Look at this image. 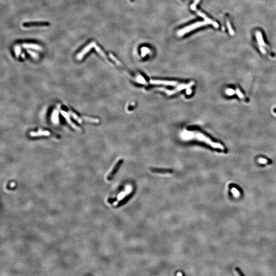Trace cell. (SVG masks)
Segmentation results:
<instances>
[{
    "mask_svg": "<svg viewBox=\"0 0 276 276\" xmlns=\"http://www.w3.org/2000/svg\"><path fill=\"white\" fill-rule=\"evenodd\" d=\"M123 163V160H121V159L119 160L116 163V164L114 166V168H113V169L111 170V172L109 173L107 177V180L108 181H111L114 179V177L115 176V175H116L117 172H118V171L119 170L120 167Z\"/></svg>",
    "mask_w": 276,
    "mask_h": 276,
    "instance_id": "5b68a950",
    "label": "cell"
},
{
    "mask_svg": "<svg viewBox=\"0 0 276 276\" xmlns=\"http://www.w3.org/2000/svg\"><path fill=\"white\" fill-rule=\"evenodd\" d=\"M22 58H25V55L24 54V53L22 54Z\"/></svg>",
    "mask_w": 276,
    "mask_h": 276,
    "instance_id": "f1b7e54d",
    "label": "cell"
},
{
    "mask_svg": "<svg viewBox=\"0 0 276 276\" xmlns=\"http://www.w3.org/2000/svg\"><path fill=\"white\" fill-rule=\"evenodd\" d=\"M95 48L96 51H97V53L99 54L102 57H103V58H106L107 57V56L104 53V52L99 47H98V46H97L96 45V46H95Z\"/></svg>",
    "mask_w": 276,
    "mask_h": 276,
    "instance_id": "d6986e66",
    "label": "cell"
},
{
    "mask_svg": "<svg viewBox=\"0 0 276 276\" xmlns=\"http://www.w3.org/2000/svg\"><path fill=\"white\" fill-rule=\"evenodd\" d=\"M21 49L20 48V47L19 45H15V55H16V57H19V55H20V53H21Z\"/></svg>",
    "mask_w": 276,
    "mask_h": 276,
    "instance_id": "44dd1931",
    "label": "cell"
},
{
    "mask_svg": "<svg viewBox=\"0 0 276 276\" xmlns=\"http://www.w3.org/2000/svg\"><path fill=\"white\" fill-rule=\"evenodd\" d=\"M52 120L54 123H58L59 121L58 117V111L57 110H55L52 114Z\"/></svg>",
    "mask_w": 276,
    "mask_h": 276,
    "instance_id": "9a60e30c",
    "label": "cell"
},
{
    "mask_svg": "<svg viewBox=\"0 0 276 276\" xmlns=\"http://www.w3.org/2000/svg\"><path fill=\"white\" fill-rule=\"evenodd\" d=\"M60 112H61V114L63 116V117L67 120V121L68 123L70 124V125L72 128H73V129H75V130H76L77 131H81V129H80V128L78 126H76L75 124L73 123L72 122V121L71 120L70 118V116H69V115L67 112L63 111V110H61V109H60Z\"/></svg>",
    "mask_w": 276,
    "mask_h": 276,
    "instance_id": "52a82bcc",
    "label": "cell"
},
{
    "mask_svg": "<svg viewBox=\"0 0 276 276\" xmlns=\"http://www.w3.org/2000/svg\"><path fill=\"white\" fill-rule=\"evenodd\" d=\"M69 114L71 115V116L73 117V118H74V119H75L76 121H77L79 123H83V121H82V120L80 119V118H79V117L77 116V115L76 114H75L74 113L72 112V111H69Z\"/></svg>",
    "mask_w": 276,
    "mask_h": 276,
    "instance_id": "ac0fdd59",
    "label": "cell"
},
{
    "mask_svg": "<svg viewBox=\"0 0 276 276\" xmlns=\"http://www.w3.org/2000/svg\"><path fill=\"white\" fill-rule=\"evenodd\" d=\"M150 83L153 85H165L175 86L177 84V81H162V80H150Z\"/></svg>",
    "mask_w": 276,
    "mask_h": 276,
    "instance_id": "8fae6325",
    "label": "cell"
},
{
    "mask_svg": "<svg viewBox=\"0 0 276 276\" xmlns=\"http://www.w3.org/2000/svg\"><path fill=\"white\" fill-rule=\"evenodd\" d=\"M195 11L197 13V15H199L200 17H201L203 18L204 19H205V21H206V22H208L209 24L212 25L214 26V27H215V28H218L219 27V25H218V24L216 22H214V21H212V19H209L208 17H207V16L206 15H205L203 13L201 12V11H199L198 10H197V9Z\"/></svg>",
    "mask_w": 276,
    "mask_h": 276,
    "instance_id": "9c48e42d",
    "label": "cell"
},
{
    "mask_svg": "<svg viewBox=\"0 0 276 276\" xmlns=\"http://www.w3.org/2000/svg\"><path fill=\"white\" fill-rule=\"evenodd\" d=\"M117 198H113V199H108V201L109 202V203H114L115 201H117Z\"/></svg>",
    "mask_w": 276,
    "mask_h": 276,
    "instance_id": "83f0119b",
    "label": "cell"
},
{
    "mask_svg": "<svg viewBox=\"0 0 276 276\" xmlns=\"http://www.w3.org/2000/svg\"><path fill=\"white\" fill-rule=\"evenodd\" d=\"M274 112H275V114H276V109H274Z\"/></svg>",
    "mask_w": 276,
    "mask_h": 276,
    "instance_id": "f546056e",
    "label": "cell"
},
{
    "mask_svg": "<svg viewBox=\"0 0 276 276\" xmlns=\"http://www.w3.org/2000/svg\"><path fill=\"white\" fill-rule=\"evenodd\" d=\"M227 93L228 94V95H232L234 93V91L231 89H228L227 91Z\"/></svg>",
    "mask_w": 276,
    "mask_h": 276,
    "instance_id": "4316f807",
    "label": "cell"
},
{
    "mask_svg": "<svg viewBox=\"0 0 276 276\" xmlns=\"http://www.w3.org/2000/svg\"><path fill=\"white\" fill-rule=\"evenodd\" d=\"M109 57L111 58V59L113 61H115L116 63L118 65H119V66H121V67H122V65L121 64V63L116 58L115 56H114V55L113 54L109 53Z\"/></svg>",
    "mask_w": 276,
    "mask_h": 276,
    "instance_id": "ffe728a7",
    "label": "cell"
},
{
    "mask_svg": "<svg viewBox=\"0 0 276 276\" xmlns=\"http://www.w3.org/2000/svg\"><path fill=\"white\" fill-rule=\"evenodd\" d=\"M196 137L197 139H199V140L205 142V143L211 146V147L213 148L216 149H219L220 150H223V151L225 150V148L222 144H221L220 143H216L213 142V141L211 140L210 138L204 135L203 133H197L196 135Z\"/></svg>",
    "mask_w": 276,
    "mask_h": 276,
    "instance_id": "3957f363",
    "label": "cell"
},
{
    "mask_svg": "<svg viewBox=\"0 0 276 276\" xmlns=\"http://www.w3.org/2000/svg\"><path fill=\"white\" fill-rule=\"evenodd\" d=\"M233 193L234 194V195H235V196H238L239 195V192L235 188H233L232 189Z\"/></svg>",
    "mask_w": 276,
    "mask_h": 276,
    "instance_id": "d4e9b609",
    "label": "cell"
},
{
    "mask_svg": "<svg viewBox=\"0 0 276 276\" xmlns=\"http://www.w3.org/2000/svg\"><path fill=\"white\" fill-rule=\"evenodd\" d=\"M150 170L153 173H171L173 172V170L161 168H150Z\"/></svg>",
    "mask_w": 276,
    "mask_h": 276,
    "instance_id": "30bf717a",
    "label": "cell"
},
{
    "mask_svg": "<svg viewBox=\"0 0 276 276\" xmlns=\"http://www.w3.org/2000/svg\"><path fill=\"white\" fill-rule=\"evenodd\" d=\"M49 25L48 22H27L23 24V26L26 28L35 26H47Z\"/></svg>",
    "mask_w": 276,
    "mask_h": 276,
    "instance_id": "ba28073f",
    "label": "cell"
},
{
    "mask_svg": "<svg viewBox=\"0 0 276 276\" xmlns=\"http://www.w3.org/2000/svg\"><path fill=\"white\" fill-rule=\"evenodd\" d=\"M83 119L85 120V121L91 122V123H99V119H96V118H92L84 116L83 117Z\"/></svg>",
    "mask_w": 276,
    "mask_h": 276,
    "instance_id": "e0dca14e",
    "label": "cell"
},
{
    "mask_svg": "<svg viewBox=\"0 0 276 276\" xmlns=\"http://www.w3.org/2000/svg\"><path fill=\"white\" fill-rule=\"evenodd\" d=\"M255 36L258 49L264 55H269V56H273L274 55L271 52V49L269 48L267 45L264 42V39L261 31H260L259 30H257L255 32Z\"/></svg>",
    "mask_w": 276,
    "mask_h": 276,
    "instance_id": "6da1fadb",
    "label": "cell"
},
{
    "mask_svg": "<svg viewBox=\"0 0 276 276\" xmlns=\"http://www.w3.org/2000/svg\"><path fill=\"white\" fill-rule=\"evenodd\" d=\"M135 190H133V191L131 192L130 193H129L127 195H126V196H125L124 197L123 199H122L120 200V201L118 202V203L117 204L116 206H115L116 208H119V207H121L122 206H124L125 205L126 203H127L130 200H131V198L134 196L135 195Z\"/></svg>",
    "mask_w": 276,
    "mask_h": 276,
    "instance_id": "8992f818",
    "label": "cell"
},
{
    "mask_svg": "<svg viewBox=\"0 0 276 276\" xmlns=\"http://www.w3.org/2000/svg\"><path fill=\"white\" fill-rule=\"evenodd\" d=\"M51 135V133L47 131H39L37 132L31 131L30 133V136L32 137H41V136H49Z\"/></svg>",
    "mask_w": 276,
    "mask_h": 276,
    "instance_id": "7c38bea8",
    "label": "cell"
},
{
    "mask_svg": "<svg viewBox=\"0 0 276 276\" xmlns=\"http://www.w3.org/2000/svg\"><path fill=\"white\" fill-rule=\"evenodd\" d=\"M235 92L236 93V94L239 97L240 99H241L243 100L244 101H248V99H247V97L245 96V95L243 94L242 93V92L240 91V90L239 88L238 87H237L235 90Z\"/></svg>",
    "mask_w": 276,
    "mask_h": 276,
    "instance_id": "2e32d148",
    "label": "cell"
},
{
    "mask_svg": "<svg viewBox=\"0 0 276 276\" xmlns=\"http://www.w3.org/2000/svg\"><path fill=\"white\" fill-rule=\"evenodd\" d=\"M149 52H150L149 49L146 47H143L141 49V54L142 56H145L146 54L149 53Z\"/></svg>",
    "mask_w": 276,
    "mask_h": 276,
    "instance_id": "603a6c76",
    "label": "cell"
},
{
    "mask_svg": "<svg viewBox=\"0 0 276 276\" xmlns=\"http://www.w3.org/2000/svg\"><path fill=\"white\" fill-rule=\"evenodd\" d=\"M22 46L24 48L31 49H34L38 51H41L43 49L41 46H39L37 44H23L22 45Z\"/></svg>",
    "mask_w": 276,
    "mask_h": 276,
    "instance_id": "4fadbf2b",
    "label": "cell"
},
{
    "mask_svg": "<svg viewBox=\"0 0 276 276\" xmlns=\"http://www.w3.org/2000/svg\"><path fill=\"white\" fill-rule=\"evenodd\" d=\"M27 52H28V53H29L30 55L31 56L32 58H33L34 59H37L39 58V55L36 52H34L33 51H30V50H28Z\"/></svg>",
    "mask_w": 276,
    "mask_h": 276,
    "instance_id": "7402d4cb",
    "label": "cell"
},
{
    "mask_svg": "<svg viewBox=\"0 0 276 276\" xmlns=\"http://www.w3.org/2000/svg\"><path fill=\"white\" fill-rule=\"evenodd\" d=\"M96 46V44L94 41H92L90 44H88L87 46L85 47L81 52H80L76 55V59L77 60L82 59L83 58V57L85 55V54H87L93 48H94Z\"/></svg>",
    "mask_w": 276,
    "mask_h": 276,
    "instance_id": "277c9868",
    "label": "cell"
},
{
    "mask_svg": "<svg viewBox=\"0 0 276 276\" xmlns=\"http://www.w3.org/2000/svg\"><path fill=\"white\" fill-rule=\"evenodd\" d=\"M201 0H195L194 1L193 4L191 5V9L193 10H194V11L196 9V6L199 4V2Z\"/></svg>",
    "mask_w": 276,
    "mask_h": 276,
    "instance_id": "cb8c5ba5",
    "label": "cell"
},
{
    "mask_svg": "<svg viewBox=\"0 0 276 276\" xmlns=\"http://www.w3.org/2000/svg\"><path fill=\"white\" fill-rule=\"evenodd\" d=\"M208 24H209L208 23L206 22V21L196 22V23L190 25L189 26H186L183 29L179 30V31L177 32V35H178L179 37H182L187 33H189L190 32L193 30L194 29H197L198 28L203 26H205V25Z\"/></svg>",
    "mask_w": 276,
    "mask_h": 276,
    "instance_id": "7a4b0ae2",
    "label": "cell"
},
{
    "mask_svg": "<svg viewBox=\"0 0 276 276\" xmlns=\"http://www.w3.org/2000/svg\"><path fill=\"white\" fill-rule=\"evenodd\" d=\"M225 22H226V24H227V28H228V30H229V33L231 35H234V29H233L232 25H231V22H230V19H229L228 16H226V17H225Z\"/></svg>",
    "mask_w": 276,
    "mask_h": 276,
    "instance_id": "5bb4252c",
    "label": "cell"
},
{
    "mask_svg": "<svg viewBox=\"0 0 276 276\" xmlns=\"http://www.w3.org/2000/svg\"><path fill=\"white\" fill-rule=\"evenodd\" d=\"M268 162V161L265 159H264V158H260L259 159V162L261 163V164H265V163H267Z\"/></svg>",
    "mask_w": 276,
    "mask_h": 276,
    "instance_id": "484cf974",
    "label": "cell"
}]
</instances>
